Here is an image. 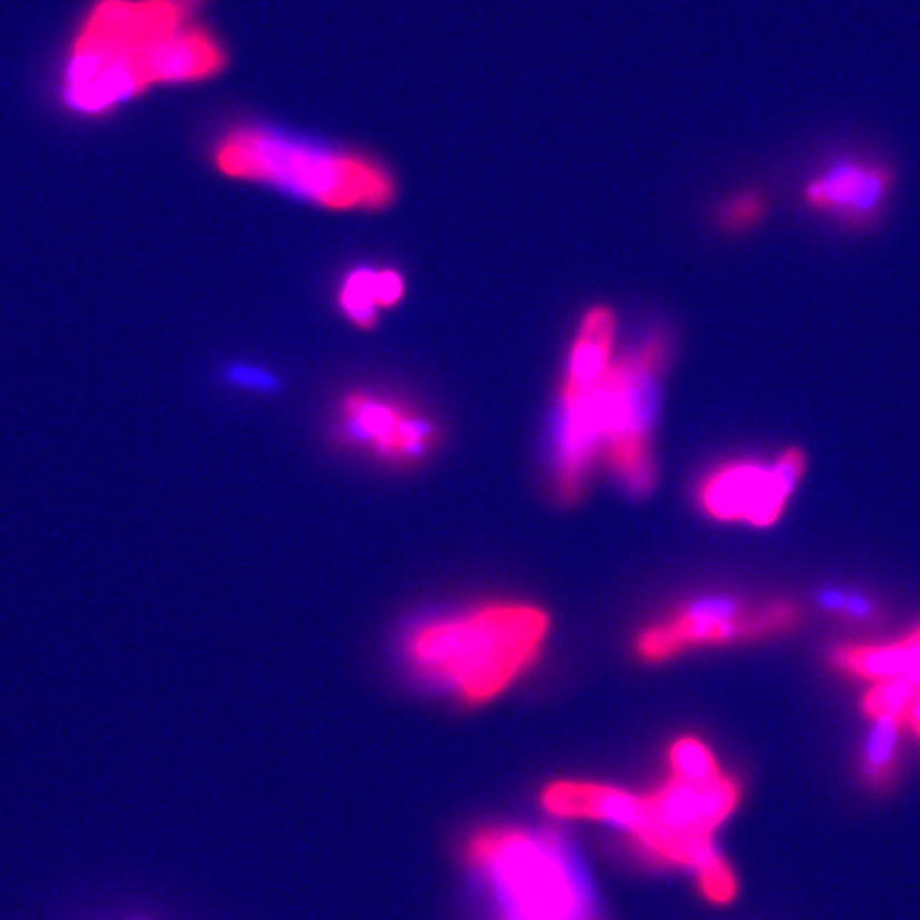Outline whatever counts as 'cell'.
<instances>
[{
  "instance_id": "cell-1",
  "label": "cell",
  "mask_w": 920,
  "mask_h": 920,
  "mask_svg": "<svg viewBox=\"0 0 920 920\" xmlns=\"http://www.w3.org/2000/svg\"><path fill=\"white\" fill-rule=\"evenodd\" d=\"M203 0H101L69 55L62 94L80 113H103L150 85L208 80L222 46L192 24Z\"/></svg>"
},
{
  "instance_id": "cell-2",
  "label": "cell",
  "mask_w": 920,
  "mask_h": 920,
  "mask_svg": "<svg viewBox=\"0 0 920 920\" xmlns=\"http://www.w3.org/2000/svg\"><path fill=\"white\" fill-rule=\"evenodd\" d=\"M737 801L736 782L722 774L706 782L674 776L648 797L588 782H556L542 797L550 815L611 822L650 855L692 869L714 903L736 897V878L711 841V831L736 810Z\"/></svg>"
},
{
  "instance_id": "cell-3",
  "label": "cell",
  "mask_w": 920,
  "mask_h": 920,
  "mask_svg": "<svg viewBox=\"0 0 920 920\" xmlns=\"http://www.w3.org/2000/svg\"><path fill=\"white\" fill-rule=\"evenodd\" d=\"M213 159L229 178L271 185L322 210L380 211L395 201V178L380 160L271 127L231 129Z\"/></svg>"
},
{
  "instance_id": "cell-4",
  "label": "cell",
  "mask_w": 920,
  "mask_h": 920,
  "mask_svg": "<svg viewBox=\"0 0 920 920\" xmlns=\"http://www.w3.org/2000/svg\"><path fill=\"white\" fill-rule=\"evenodd\" d=\"M548 614L530 604H486L428 620L410 633L405 650L422 674L456 688L469 704L497 697L539 655Z\"/></svg>"
},
{
  "instance_id": "cell-5",
  "label": "cell",
  "mask_w": 920,
  "mask_h": 920,
  "mask_svg": "<svg viewBox=\"0 0 920 920\" xmlns=\"http://www.w3.org/2000/svg\"><path fill=\"white\" fill-rule=\"evenodd\" d=\"M467 859L495 884L505 920H593L576 871L548 836L486 829L467 843Z\"/></svg>"
},
{
  "instance_id": "cell-6",
  "label": "cell",
  "mask_w": 920,
  "mask_h": 920,
  "mask_svg": "<svg viewBox=\"0 0 920 920\" xmlns=\"http://www.w3.org/2000/svg\"><path fill=\"white\" fill-rule=\"evenodd\" d=\"M665 358L667 340L663 335L648 337L614 358L597 393L601 454L611 474L633 495H646L655 486L650 433Z\"/></svg>"
},
{
  "instance_id": "cell-7",
  "label": "cell",
  "mask_w": 920,
  "mask_h": 920,
  "mask_svg": "<svg viewBox=\"0 0 920 920\" xmlns=\"http://www.w3.org/2000/svg\"><path fill=\"white\" fill-rule=\"evenodd\" d=\"M614 314L601 305L590 307L569 350L553 461L554 493L563 503H576L584 495L590 467L601 454L597 393L614 363Z\"/></svg>"
},
{
  "instance_id": "cell-8",
  "label": "cell",
  "mask_w": 920,
  "mask_h": 920,
  "mask_svg": "<svg viewBox=\"0 0 920 920\" xmlns=\"http://www.w3.org/2000/svg\"><path fill=\"white\" fill-rule=\"evenodd\" d=\"M799 623V609L787 601L746 607L736 597H704L684 604L671 616L637 635L635 650L644 660H665L688 648L752 641L790 631Z\"/></svg>"
},
{
  "instance_id": "cell-9",
  "label": "cell",
  "mask_w": 920,
  "mask_h": 920,
  "mask_svg": "<svg viewBox=\"0 0 920 920\" xmlns=\"http://www.w3.org/2000/svg\"><path fill=\"white\" fill-rule=\"evenodd\" d=\"M806 467L803 452L787 449L774 467L731 465L710 475L699 488L701 507L718 520L774 525Z\"/></svg>"
},
{
  "instance_id": "cell-10",
  "label": "cell",
  "mask_w": 920,
  "mask_h": 920,
  "mask_svg": "<svg viewBox=\"0 0 920 920\" xmlns=\"http://www.w3.org/2000/svg\"><path fill=\"white\" fill-rule=\"evenodd\" d=\"M343 435L388 463L421 461L437 444L435 424L395 398L352 393L343 396Z\"/></svg>"
},
{
  "instance_id": "cell-11",
  "label": "cell",
  "mask_w": 920,
  "mask_h": 920,
  "mask_svg": "<svg viewBox=\"0 0 920 920\" xmlns=\"http://www.w3.org/2000/svg\"><path fill=\"white\" fill-rule=\"evenodd\" d=\"M891 188L889 166L868 160H838L808 182L803 201L848 226H868L884 210Z\"/></svg>"
},
{
  "instance_id": "cell-12",
  "label": "cell",
  "mask_w": 920,
  "mask_h": 920,
  "mask_svg": "<svg viewBox=\"0 0 920 920\" xmlns=\"http://www.w3.org/2000/svg\"><path fill=\"white\" fill-rule=\"evenodd\" d=\"M833 663L843 671L871 683L906 678L920 684V627L894 644L840 648L833 653Z\"/></svg>"
},
{
  "instance_id": "cell-13",
  "label": "cell",
  "mask_w": 920,
  "mask_h": 920,
  "mask_svg": "<svg viewBox=\"0 0 920 920\" xmlns=\"http://www.w3.org/2000/svg\"><path fill=\"white\" fill-rule=\"evenodd\" d=\"M403 294L405 280L396 269L356 266L343 277L340 307L352 324L368 328L375 324L377 312L395 307Z\"/></svg>"
},
{
  "instance_id": "cell-14",
  "label": "cell",
  "mask_w": 920,
  "mask_h": 920,
  "mask_svg": "<svg viewBox=\"0 0 920 920\" xmlns=\"http://www.w3.org/2000/svg\"><path fill=\"white\" fill-rule=\"evenodd\" d=\"M901 725L903 720L897 716H876L871 722L863 748V774L873 787L887 785L893 776Z\"/></svg>"
},
{
  "instance_id": "cell-15",
  "label": "cell",
  "mask_w": 920,
  "mask_h": 920,
  "mask_svg": "<svg viewBox=\"0 0 920 920\" xmlns=\"http://www.w3.org/2000/svg\"><path fill=\"white\" fill-rule=\"evenodd\" d=\"M919 690L920 684L910 683L906 678L876 683L869 688V692L863 699V710L871 718H876V716H897V718L906 720L908 710H910L912 701L917 699Z\"/></svg>"
},
{
  "instance_id": "cell-16",
  "label": "cell",
  "mask_w": 920,
  "mask_h": 920,
  "mask_svg": "<svg viewBox=\"0 0 920 920\" xmlns=\"http://www.w3.org/2000/svg\"><path fill=\"white\" fill-rule=\"evenodd\" d=\"M669 762L674 767V776L686 780L706 782L720 776L710 750L695 737L678 739L669 750Z\"/></svg>"
},
{
  "instance_id": "cell-17",
  "label": "cell",
  "mask_w": 920,
  "mask_h": 920,
  "mask_svg": "<svg viewBox=\"0 0 920 920\" xmlns=\"http://www.w3.org/2000/svg\"><path fill=\"white\" fill-rule=\"evenodd\" d=\"M762 213H765V201L761 196L757 192H741L722 203L720 222L731 231H739V229H748L757 224Z\"/></svg>"
},
{
  "instance_id": "cell-18",
  "label": "cell",
  "mask_w": 920,
  "mask_h": 920,
  "mask_svg": "<svg viewBox=\"0 0 920 920\" xmlns=\"http://www.w3.org/2000/svg\"><path fill=\"white\" fill-rule=\"evenodd\" d=\"M818 601L820 605L825 607V609H829V611H836V614H843V616H848V618H852V620H863V623H868L871 620L876 614H878V607L876 604L868 599V597H861V595H846V593H840V590H833V593H822L820 597H818Z\"/></svg>"
},
{
  "instance_id": "cell-19",
  "label": "cell",
  "mask_w": 920,
  "mask_h": 920,
  "mask_svg": "<svg viewBox=\"0 0 920 920\" xmlns=\"http://www.w3.org/2000/svg\"><path fill=\"white\" fill-rule=\"evenodd\" d=\"M908 720H910V725L914 727V731L920 736V690L919 695H917V699L912 701V706H910V710H908V716H906Z\"/></svg>"
},
{
  "instance_id": "cell-20",
  "label": "cell",
  "mask_w": 920,
  "mask_h": 920,
  "mask_svg": "<svg viewBox=\"0 0 920 920\" xmlns=\"http://www.w3.org/2000/svg\"><path fill=\"white\" fill-rule=\"evenodd\" d=\"M141 920H145V919H141Z\"/></svg>"
}]
</instances>
